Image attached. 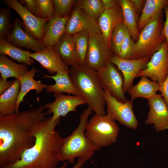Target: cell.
Here are the masks:
<instances>
[{
    "mask_svg": "<svg viewBox=\"0 0 168 168\" xmlns=\"http://www.w3.org/2000/svg\"><path fill=\"white\" fill-rule=\"evenodd\" d=\"M44 106L9 115L0 116V168L13 163L32 147L35 126L48 117Z\"/></svg>",
    "mask_w": 168,
    "mask_h": 168,
    "instance_id": "obj_1",
    "label": "cell"
},
{
    "mask_svg": "<svg viewBox=\"0 0 168 168\" xmlns=\"http://www.w3.org/2000/svg\"><path fill=\"white\" fill-rule=\"evenodd\" d=\"M61 118L54 121L52 116L34 127L33 145L26 150L14 163L3 168H57L63 137L56 130Z\"/></svg>",
    "mask_w": 168,
    "mask_h": 168,
    "instance_id": "obj_2",
    "label": "cell"
},
{
    "mask_svg": "<svg viewBox=\"0 0 168 168\" xmlns=\"http://www.w3.org/2000/svg\"><path fill=\"white\" fill-rule=\"evenodd\" d=\"M69 75L74 86L86 100L95 114H105L106 102L97 72L86 64H77L69 69Z\"/></svg>",
    "mask_w": 168,
    "mask_h": 168,
    "instance_id": "obj_3",
    "label": "cell"
},
{
    "mask_svg": "<svg viewBox=\"0 0 168 168\" xmlns=\"http://www.w3.org/2000/svg\"><path fill=\"white\" fill-rule=\"evenodd\" d=\"M92 112L88 107L84 110L79 116V123L76 128L69 136L63 138L59 152L60 161H67L72 164L77 157H87L90 159L95 152L100 150L85 134L89 117Z\"/></svg>",
    "mask_w": 168,
    "mask_h": 168,
    "instance_id": "obj_4",
    "label": "cell"
},
{
    "mask_svg": "<svg viewBox=\"0 0 168 168\" xmlns=\"http://www.w3.org/2000/svg\"><path fill=\"white\" fill-rule=\"evenodd\" d=\"M163 12L155 15L145 25L134 43L130 59L151 58L161 46L165 40L162 34Z\"/></svg>",
    "mask_w": 168,
    "mask_h": 168,
    "instance_id": "obj_5",
    "label": "cell"
},
{
    "mask_svg": "<svg viewBox=\"0 0 168 168\" xmlns=\"http://www.w3.org/2000/svg\"><path fill=\"white\" fill-rule=\"evenodd\" d=\"M119 130L115 121L107 114H95L89 121L85 134L91 142L100 149L116 142Z\"/></svg>",
    "mask_w": 168,
    "mask_h": 168,
    "instance_id": "obj_6",
    "label": "cell"
},
{
    "mask_svg": "<svg viewBox=\"0 0 168 168\" xmlns=\"http://www.w3.org/2000/svg\"><path fill=\"white\" fill-rule=\"evenodd\" d=\"M110 43L101 33L89 34L85 64L97 71L104 68L113 55Z\"/></svg>",
    "mask_w": 168,
    "mask_h": 168,
    "instance_id": "obj_7",
    "label": "cell"
},
{
    "mask_svg": "<svg viewBox=\"0 0 168 168\" xmlns=\"http://www.w3.org/2000/svg\"><path fill=\"white\" fill-rule=\"evenodd\" d=\"M104 94L107 105V115L125 127L137 130L138 123L133 111V101L127 100L123 103L106 91H104Z\"/></svg>",
    "mask_w": 168,
    "mask_h": 168,
    "instance_id": "obj_8",
    "label": "cell"
},
{
    "mask_svg": "<svg viewBox=\"0 0 168 168\" xmlns=\"http://www.w3.org/2000/svg\"><path fill=\"white\" fill-rule=\"evenodd\" d=\"M168 75V47L165 39L161 47L155 53L145 69L140 71L136 77L145 76L161 84Z\"/></svg>",
    "mask_w": 168,
    "mask_h": 168,
    "instance_id": "obj_9",
    "label": "cell"
},
{
    "mask_svg": "<svg viewBox=\"0 0 168 168\" xmlns=\"http://www.w3.org/2000/svg\"><path fill=\"white\" fill-rule=\"evenodd\" d=\"M97 72L104 91L119 101L125 102L127 100L123 89L124 78L114 64L109 61L104 68Z\"/></svg>",
    "mask_w": 168,
    "mask_h": 168,
    "instance_id": "obj_10",
    "label": "cell"
},
{
    "mask_svg": "<svg viewBox=\"0 0 168 168\" xmlns=\"http://www.w3.org/2000/svg\"><path fill=\"white\" fill-rule=\"evenodd\" d=\"M3 2L14 10L21 18L25 30L42 42L45 25L48 19H43L30 13L25 6L17 0H4Z\"/></svg>",
    "mask_w": 168,
    "mask_h": 168,
    "instance_id": "obj_11",
    "label": "cell"
},
{
    "mask_svg": "<svg viewBox=\"0 0 168 168\" xmlns=\"http://www.w3.org/2000/svg\"><path fill=\"white\" fill-rule=\"evenodd\" d=\"M54 100L45 104L44 106L47 109L48 114H52L53 121L61 117H65L69 112H75L78 106L87 104L86 101L82 96L66 95L62 94H54Z\"/></svg>",
    "mask_w": 168,
    "mask_h": 168,
    "instance_id": "obj_12",
    "label": "cell"
},
{
    "mask_svg": "<svg viewBox=\"0 0 168 168\" xmlns=\"http://www.w3.org/2000/svg\"><path fill=\"white\" fill-rule=\"evenodd\" d=\"M12 30L4 39L8 42L17 47L25 48L35 52L44 49L45 46L42 42L35 38L25 29L22 21L19 18H15L13 21Z\"/></svg>",
    "mask_w": 168,
    "mask_h": 168,
    "instance_id": "obj_13",
    "label": "cell"
},
{
    "mask_svg": "<svg viewBox=\"0 0 168 168\" xmlns=\"http://www.w3.org/2000/svg\"><path fill=\"white\" fill-rule=\"evenodd\" d=\"M150 59H125L114 54L110 57L109 61L117 66L122 73L124 78L123 89L124 94L133 85V80L138 73L146 68Z\"/></svg>",
    "mask_w": 168,
    "mask_h": 168,
    "instance_id": "obj_14",
    "label": "cell"
},
{
    "mask_svg": "<svg viewBox=\"0 0 168 168\" xmlns=\"http://www.w3.org/2000/svg\"><path fill=\"white\" fill-rule=\"evenodd\" d=\"M149 111L145 124H153L156 132L168 129V106L161 94L148 100Z\"/></svg>",
    "mask_w": 168,
    "mask_h": 168,
    "instance_id": "obj_15",
    "label": "cell"
},
{
    "mask_svg": "<svg viewBox=\"0 0 168 168\" xmlns=\"http://www.w3.org/2000/svg\"><path fill=\"white\" fill-rule=\"evenodd\" d=\"M84 31H87L89 34L101 33L97 21L89 16L78 5L69 16L65 33L72 35Z\"/></svg>",
    "mask_w": 168,
    "mask_h": 168,
    "instance_id": "obj_16",
    "label": "cell"
},
{
    "mask_svg": "<svg viewBox=\"0 0 168 168\" xmlns=\"http://www.w3.org/2000/svg\"><path fill=\"white\" fill-rule=\"evenodd\" d=\"M30 57L37 61L43 68L51 74L69 70L68 67L63 62L52 48L45 47L44 50L31 53Z\"/></svg>",
    "mask_w": 168,
    "mask_h": 168,
    "instance_id": "obj_17",
    "label": "cell"
},
{
    "mask_svg": "<svg viewBox=\"0 0 168 168\" xmlns=\"http://www.w3.org/2000/svg\"><path fill=\"white\" fill-rule=\"evenodd\" d=\"M69 16L61 17L56 14L48 20L44 26L42 41L46 47L55 48L60 38L65 33Z\"/></svg>",
    "mask_w": 168,
    "mask_h": 168,
    "instance_id": "obj_18",
    "label": "cell"
},
{
    "mask_svg": "<svg viewBox=\"0 0 168 168\" xmlns=\"http://www.w3.org/2000/svg\"><path fill=\"white\" fill-rule=\"evenodd\" d=\"M122 9L119 4L113 8L105 9L98 20L101 33L110 43V39L114 28L119 24L124 22Z\"/></svg>",
    "mask_w": 168,
    "mask_h": 168,
    "instance_id": "obj_19",
    "label": "cell"
},
{
    "mask_svg": "<svg viewBox=\"0 0 168 168\" xmlns=\"http://www.w3.org/2000/svg\"><path fill=\"white\" fill-rule=\"evenodd\" d=\"M43 75L44 78L53 79L55 82L53 85L47 86L45 89L47 92H53L54 94L65 93L74 96H81L71 79L69 75V70L57 72L54 75H48L44 74Z\"/></svg>",
    "mask_w": 168,
    "mask_h": 168,
    "instance_id": "obj_20",
    "label": "cell"
},
{
    "mask_svg": "<svg viewBox=\"0 0 168 168\" xmlns=\"http://www.w3.org/2000/svg\"><path fill=\"white\" fill-rule=\"evenodd\" d=\"M38 72L37 69L32 68L18 79L20 82L21 88L17 100L16 113L19 112L20 104L23 101L24 97L31 90H34L36 94H39L47 87V85L41 83L34 79L35 74Z\"/></svg>",
    "mask_w": 168,
    "mask_h": 168,
    "instance_id": "obj_21",
    "label": "cell"
},
{
    "mask_svg": "<svg viewBox=\"0 0 168 168\" xmlns=\"http://www.w3.org/2000/svg\"><path fill=\"white\" fill-rule=\"evenodd\" d=\"M160 91V86L157 82L150 80L147 77L143 76L136 85H133L128 90L132 101L138 98L148 100L152 98L157 91Z\"/></svg>",
    "mask_w": 168,
    "mask_h": 168,
    "instance_id": "obj_22",
    "label": "cell"
},
{
    "mask_svg": "<svg viewBox=\"0 0 168 168\" xmlns=\"http://www.w3.org/2000/svg\"><path fill=\"white\" fill-rule=\"evenodd\" d=\"M20 88L19 80L15 79L12 86L0 95V116L9 115L16 113Z\"/></svg>",
    "mask_w": 168,
    "mask_h": 168,
    "instance_id": "obj_23",
    "label": "cell"
},
{
    "mask_svg": "<svg viewBox=\"0 0 168 168\" xmlns=\"http://www.w3.org/2000/svg\"><path fill=\"white\" fill-rule=\"evenodd\" d=\"M55 50L67 66L78 64L74 42L72 35L64 33L58 43Z\"/></svg>",
    "mask_w": 168,
    "mask_h": 168,
    "instance_id": "obj_24",
    "label": "cell"
},
{
    "mask_svg": "<svg viewBox=\"0 0 168 168\" xmlns=\"http://www.w3.org/2000/svg\"><path fill=\"white\" fill-rule=\"evenodd\" d=\"M119 4L123 12L124 23L128 30L133 40L135 42L140 34L138 28V14L130 0H119Z\"/></svg>",
    "mask_w": 168,
    "mask_h": 168,
    "instance_id": "obj_25",
    "label": "cell"
},
{
    "mask_svg": "<svg viewBox=\"0 0 168 168\" xmlns=\"http://www.w3.org/2000/svg\"><path fill=\"white\" fill-rule=\"evenodd\" d=\"M28 71L26 64L16 63L7 55L0 54V73L2 78L6 80L9 77L18 79Z\"/></svg>",
    "mask_w": 168,
    "mask_h": 168,
    "instance_id": "obj_26",
    "label": "cell"
},
{
    "mask_svg": "<svg viewBox=\"0 0 168 168\" xmlns=\"http://www.w3.org/2000/svg\"><path fill=\"white\" fill-rule=\"evenodd\" d=\"M31 53L14 46L4 39H0V54L8 56L20 63L27 65L34 64L35 61L30 56Z\"/></svg>",
    "mask_w": 168,
    "mask_h": 168,
    "instance_id": "obj_27",
    "label": "cell"
},
{
    "mask_svg": "<svg viewBox=\"0 0 168 168\" xmlns=\"http://www.w3.org/2000/svg\"><path fill=\"white\" fill-rule=\"evenodd\" d=\"M168 4V0H147L138 22L139 32L145 25Z\"/></svg>",
    "mask_w": 168,
    "mask_h": 168,
    "instance_id": "obj_28",
    "label": "cell"
},
{
    "mask_svg": "<svg viewBox=\"0 0 168 168\" xmlns=\"http://www.w3.org/2000/svg\"><path fill=\"white\" fill-rule=\"evenodd\" d=\"M89 33L87 31L72 35L78 64H85L87 51Z\"/></svg>",
    "mask_w": 168,
    "mask_h": 168,
    "instance_id": "obj_29",
    "label": "cell"
},
{
    "mask_svg": "<svg viewBox=\"0 0 168 168\" xmlns=\"http://www.w3.org/2000/svg\"><path fill=\"white\" fill-rule=\"evenodd\" d=\"M128 30L123 22L118 24L113 29L110 42L114 55L118 56L120 45L125 37Z\"/></svg>",
    "mask_w": 168,
    "mask_h": 168,
    "instance_id": "obj_30",
    "label": "cell"
},
{
    "mask_svg": "<svg viewBox=\"0 0 168 168\" xmlns=\"http://www.w3.org/2000/svg\"><path fill=\"white\" fill-rule=\"evenodd\" d=\"M78 2L84 11L96 21L105 10L101 0H80Z\"/></svg>",
    "mask_w": 168,
    "mask_h": 168,
    "instance_id": "obj_31",
    "label": "cell"
},
{
    "mask_svg": "<svg viewBox=\"0 0 168 168\" xmlns=\"http://www.w3.org/2000/svg\"><path fill=\"white\" fill-rule=\"evenodd\" d=\"M12 14L9 9L0 10V39H4L10 32L12 26L10 23Z\"/></svg>",
    "mask_w": 168,
    "mask_h": 168,
    "instance_id": "obj_32",
    "label": "cell"
},
{
    "mask_svg": "<svg viewBox=\"0 0 168 168\" xmlns=\"http://www.w3.org/2000/svg\"><path fill=\"white\" fill-rule=\"evenodd\" d=\"M37 1L38 9L36 17L49 20L55 15L52 0H37Z\"/></svg>",
    "mask_w": 168,
    "mask_h": 168,
    "instance_id": "obj_33",
    "label": "cell"
},
{
    "mask_svg": "<svg viewBox=\"0 0 168 168\" xmlns=\"http://www.w3.org/2000/svg\"><path fill=\"white\" fill-rule=\"evenodd\" d=\"M53 4L55 14L61 17L69 16L71 8L75 0H53Z\"/></svg>",
    "mask_w": 168,
    "mask_h": 168,
    "instance_id": "obj_34",
    "label": "cell"
},
{
    "mask_svg": "<svg viewBox=\"0 0 168 168\" xmlns=\"http://www.w3.org/2000/svg\"><path fill=\"white\" fill-rule=\"evenodd\" d=\"M135 42L128 30L125 37L122 43L118 56L125 59H130L133 52Z\"/></svg>",
    "mask_w": 168,
    "mask_h": 168,
    "instance_id": "obj_35",
    "label": "cell"
},
{
    "mask_svg": "<svg viewBox=\"0 0 168 168\" xmlns=\"http://www.w3.org/2000/svg\"><path fill=\"white\" fill-rule=\"evenodd\" d=\"M20 1L22 5H26L30 13L36 16L38 9L37 0H21Z\"/></svg>",
    "mask_w": 168,
    "mask_h": 168,
    "instance_id": "obj_36",
    "label": "cell"
},
{
    "mask_svg": "<svg viewBox=\"0 0 168 168\" xmlns=\"http://www.w3.org/2000/svg\"><path fill=\"white\" fill-rule=\"evenodd\" d=\"M159 84L161 94L168 106V75L165 80Z\"/></svg>",
    "mask_w": 168,
    "mask_h": 168,
    "instance_id": "obj_37",
    "label": "cell"
},
{
    "mask_svg": "<svg viewBox=\"0 0 168 168\" xmlns=\"http://www.w3.org/2000/svg\"><path fill=\"white\" fill-rule=\"evenodd\" d=\"M166 17V21L164 23L162 30V34L164 36L168 47V4L164 8Z\"/></svg>",
    "mask_w": 168,
    "mask_h": 168,
    "instance_id": "obj_38",
    "label": "cell"
},
{
    "mask_svg": "<svg viewBox=\"0 0 168 168\" xmlns=\"http://www.w3.org/2000/svg\"><path fill=\"white\" fill-rule=\"evenodd\" d=\"M14 80L8 81L1 77L0 79V95L10 87L13 84Z\"/></svg>",
    "mask_w": 168,
    "mask_h": 168,
    "instance_id": "obj_39",
    "label": "cell"
},
{
    "mask_svg": "<svg viewBox=\"0 0 168 168\" xmlns=\"http://www.w3.org/2000/svg\"><path fill=\"white\" fill-rule=\"evenodd\" d=\"M133 7L138 13L142 11L146 2L144 0H130Z\"/></svg>",
    "mask_w": 168,
    "mask_h": 168,
    "instance_id": "obj_40",
    "label": "cell"
},
{
    "mask_svg": "<svg viewBox=\"0 0 168 168\" xmlns=\"http://www.w3.org/2000/svg\"><path fill=\"white\" fill-rule=\"evenodd\" d=\"M90 159L87 157H79L76 163L71 168H81L84 164ZM68 162H65L59 168H67Z\"/></svg>",
    "mask_w": 168,
    "mask_h": 168,
    "instance_id": "obj_41",
    "label": "cell"
},
{
    "mask_svg": "<svg viewBox=\"0 0 168 168\" xmlns=\"http://www.w3.org/2000/svg\"><path fill=\"white\" fill-rule=\"evenodd\" d=\"M105 9L114 8L119 4V0H101Z\"/></svg>",
    "mask_w": 168,
    "mask_h": 168,
    "instance_id": "obj_42",
    "label": "cell"
}]
</instances>
